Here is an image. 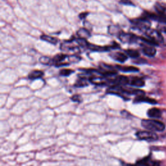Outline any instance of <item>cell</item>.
<instances>
[{
  "label": "cell",
  "mask_w": 166,
  "mask_h": 166,
  "mask_svg": "<svg viewBox=\"0 0 166 166\" xmlns=\"http://www.w3.org/2000/svg\"><path fill=\"white\" fill-rule=\"evenodd\" d=\"M141 126L144 129L152 132H162L165 129V125L162 121L156 120H143Z\"/></svg>",
  "instance_id": "1"
},
{
  "label": "cell",
  "mask_w": 166,
  "mask_h": 166,
  "mask_svg": "<svg viewBox=\"0 0 166 166\" xmlns=\"http://www.w3.org/2000/svg\"><path fill=\"white\" fill-rule=\"evenodd\" d=\"M136 137L140 140L147 141H154L158 139V137L154 132L149 130L138 131L136 133Z\"/></svg>",
  "instance_id": "2"
},
{
  "label": "cell",
  "mask_w": 166,
  "mask_h": 166,
  "mask_svg": "<svg viewBox=\"0 0 166 166\" xmlns=\"http://www.w3.org/2000/svg\"><path fill=\"white\" fill-rule=\"evenodd\" d=\"M146 35L149 39L155 42L156 43H162L164 42V38L161 32L157 30L149 29L146 31Z\"/></svg>",
  "instance_id": "3"
},
{
  "label": "cell",
  "mask_w": 166,
  "mask_h": 166,
  "mask_svg": "<svg viewBox=\"0 0 166 166\" xmlns=\"http://www.w3.org/2000/svg\"><path fill=\"white\" fill-rule=\"evenodd\" d=\"M117 37L123 43H134L137 40H139V37L135 35L131 34V33H126L123 31Z\"/></svg>",
  "instance_id": "4"
},
{
  "label": "cell",
  "mask_w": 166,
  "mask_h": 166,
  "mask_svg": "<svg viewBox=\"0 0 166 166\" xmlns=\"http://www.w3.org/2000/svg\"><path fill=\"white\" fill-rule=\"evenodd\" d=\"M72 40H69L66 42L65 44L61 45V49L64 51L66 52H72L73 55H78L80 52V49L79 47L73 45L72 43Z\"/></svg>",
  "instance_id": "5"
},
{
  "label": "cell",
  "mask_w": 166,
  "mask_h": 166,
  "mask_svg": "<svg viewBox=\"0 0 166 166\" xmlns=\"http://www.w3.org/2000/svg\"><path fill=\"white\" fill-rule=\"evenodd\" d=\"M132 23H133L134 24L136 25L138 28H140V29H146V30L149 29V27L151 25L150 22L149 21L148 19L145 17L136 19V20L132 21Z\"/></svg>",
  "instance_id": "6"
},
{
  "label": "cell",
  "mask_w": 166,
  "mask_h": 166,
  "mask_svg": "<svg viewBox=\"0 0 166 166\" xmlns=\"http://www.w3.org/2000/svg\"><path fill=\"white\" fill-rule=\"evenodd\" d=\"M137 163L144 166H160L161 164L160 162L153 160L151 156H148L143 159L137 161Z\"/></svg>",
  "instance_id": "7"
},
{
  "label": "cell",
  "mask_w": 166,
  "mask_h": 166,
  "mask_svg": "<svg viewBox=\"0 0 166 166\" xmlns=\"http://www.w3.org/2000/svg\"><path fill=\"white\" fill-rule=\"evenodd\" d=\"M130 80L126 76L119 75L112 80H111V84L112 85H117V86H125L127 84H129ZM112 86V85H111Z\"/></svg>",
  "instance_id": "8"
},
{
  "label": "cell",
  "mask_w": 166,
  "mask_h": 166,
  "mask_svg": "<svg viewBox=\"0 0 166 166\" xmlns=\"http://www.w3.org/2000/svg\"><path fill=\"white\" fill-rule=\"evenodd\" d=\"M89 81L93 84L98 85V86L111 84V80H108L105 77H94V76H92L90 78Z\"/></svg>",
  "instance_id": "9"
},
{
  "label": "cell",
  "mask_w": 166,
  "mask_h": 166,
  "mask_svg": "<svg viewBox=\"0 0 166 166\" xmlns=\"http://www.w3.org/2000/svg\"><path fill=\"white\" fill-rule=\"evenodd\" d=\"M144 17L149 19H151V20H153L154 21H157L160 23H164L166 24V17L162 16L159 15H155V14L150 13V12H145L144 14Z\"/></svg>",
  "instance_id": "10"
},
{
  "label": "cell",
  "mask_w": 166,
  "mask_h": 166,
  "mask_svg": "<svg viewBox=\"0 0 166 166\" xmlns=\"http://www.w3.org/2000/svg\"><path fill=\"white\" fill-rule=\"evenodd\" d=\"M134 103H147L151 104V105H156L157 104V101L153 99H151L147 97H145V96H136V97L134 100Z\"/></svg>",
  "instance_id": "11"
},
{
  "label": "cell",
  "mask_w": 166,
  "mask_h": 166,
  "mask_svg": "<svg viewBox=\"0 0 166 166\" xmlns=\"http://www.w3.org/2000/svg\"><path fill=\"white\" fill-rule=\"evenodd\" d=\"M113 68L117 69L123 72H138L139 69L135 66H122L120 65H116L113 66Z\"/></svg>",
  "instance_id": "12"
},
{
  "label": "cell",
  "mask_w": 166,
  "mask_h": 166,
  "mask_svg": "<svg viewBox=\"0 0 166 166\" xmlns=\"http://www.w3.org/2000/svg\"><path fill=\"white\" fill-rule=\"evenodd\" d=\"M162 115V110L157 108H152L147 111V116L150 118H160Z\"/></svg>",
  "instance_id": "13"
},
{
  "label": "cell",
  "mask_w": 166,
  "mask_h": 166,
  "mask_svg": "<svg viewBox=\"0 0 166 166\" xmlns=\"http://www.w3.org/2000/svg\"><path fill=\"white\" fill-rule=\"evenodd\" d=\"M111 56L115 60L119 62L120 63H125L128 59V56L126 54L121 53V52H116V53H112L111 55Z\"/></svg>",
  "instance_id": "14"
},
{
  "label": "cell",
  "mask_w": 166,
  "mask_h": 166,
  "mask_svg": "<svg viewBox=\"0 0 166 166\" xmlns=\"http://www.w3.org/2000/svg\"><path fill=\"white\" fill-rule=\"evenodd\" d=\"M142 51L144 55L148 56L149 57H153L156 53V50L154 47L152 46H144Z\"/></svg>",
  "instance_id": "15"
},
{
  "label": "cell",
  "mask_w": 166,
  "mask_h": 166,
  "mask_svg": "<svg viewBox=\"0 0 166 166\" xmlns=\"http://www.w3.org/2000/svg\"><path fill=\"white\" fill-rule=\"evenodd\" d=\"M154 8L159 15L166 17V4L156 3L154 5Z\"/></svg>",
  "instance_id": "16"
},
{
  "label": "cell",
  "mask_w": 166,
  "mask_h": 166,
  "mask_svg": "<svg viewBox=\"0 0 166 166\" xmlns=\"http://www.w3.org/2000/svg\"><path fill=\"white\" fill-rule=\"evenodd\" d=\"M44 75V72L40 70H33L28 75V78L31 80H35L42 78Z\"/></svg>",
  "instance_id": "17"
},
{
  "label": "cell",
  "mask_w": 166,
  "mask_h": 166,
  "mask_svg": "<svg viewBox=\"0 0 166 166\" xmlns=\"http://www.w3.org/2000/svg\"><path fill=\"white\" fill-rule=\"evenodd\" d=\"M129 84L131 86H136V87H143L145 85V81L140 78L138 77H135L132 79L130 80Z\"/></svg>",
  "instance_id": "18"
},
{
  "label": "cell",
  "mask_w": 166,
  "mask_h": 166,
  "mask_svg": "<svg viewBox=\"0 0 166 166\" xmlns=\"http://www.w3.org/2000/svg\"><path fill=\"white\" fill-rule=\"evenodd\" d=\"M77 33L79 39L86 40L90 36V33L89 31L85 28H80Z\"/></svg>",
  "instance_id": "19"
},
{
  "label": "cell",
  "mask_w": 166,
  "mask_h": 166,
  "mask_svg": "<svg viewBox=\"0 0 166 166\" xmlns=\"http://www.w3.org/2000/svg\"><path fill=\"white\" fill-rule=\"evenodd\" d=\"M122 31L120 29V28L116 25H110L108 27V32L109 34L113 36H118L120 35Z\"/></svg>",
  "instance_id": "20"
},
{
  "label": "cell",
  "mask_w": 166,
  "mask_h": 166,
  "mask_svg": "<svg viewBox=\"0 0 166 166\" xmlns=\"http://www.w3.org/2000/svg\"><path fill=\"white\" fill-rule=\"evenodd\" d=\"M68 56L67 55L65 54H58L54 56V58L53 59V63H55L56 65L60 64V63H63V62L66 59H68Z\"/></svg>",
  "instance_id": "21"
},
{
  "label": "cell",
  "mask_w": 166,
  "mask_h": 166,
  "mask_svg": "<svg viewBox=\"0 0 166 166\" xmlns=\"http://www.w3.org/2000/svg\"><path fill=\"white\" fill-rule=\"evenodd\" d=\"M40 39L42 40L46 41L47 42H49V43H51L52 44H56V43L58 42V40L55 39V38L51 36H48V35H42L40 36Z\"/></svg>",
  "instance_id": "22"
},
{
  "label": "cell",
  "mask_w": 166,
  "mask_h": 166,
  "mask_svg": "<svg viewBox=\"0 0 166 166\" xmlns=\"http://www.w3.org/2000/svg\"><path fill=\"white\" fill-rule=\"evenodd\" d=\"M125 53L128 56H129V57L132 59H137L140 56L139 52L135 49H127L125 51Z\"/></svg>",
  "instance_id": "23"
},
{
  "label": "cell",
  "mask_w": 166,
  "mask_h": 166,
  "mask_svg": "<svg viewBox=\"0 0 166 166\" xmlns=\"http://www.w3.org/2000/svg\"><path fill=\"white\" fill-rule=\"evenodd\" d=\"M88 79L83 77H79V79L77 80V83H75L76 87H84L86 86L88 84Z\"/></svg>",
  "instance_id": "24"
},
{
  "label": "cell",
  "mask_w": 166,
  "mask_h": 166,
  "mask_svg": "<svg viewBox=\"0 0 166 166\" xmlns=\"http://www.w3.org/2000/svg\"><path fill=\"white\" fill-rule=\"evenodd\" d=\"M39 61L40 63L44 65H49V64H51V63H53V59H51L49 57H48V56H46L40 57L39 59Z\"/></svg>",
  "instance_id": "25"
},
{
  "label": "cell",
  "mask_w": 166,
  "mask_h": 166,
  "mask_svg": "<svg viewBox=\"0 0 166 166\" xmlns=\"http://www.w3.org/2000/svg\"><path fill=\"white\" fill-rule=\"evenodd\" d=\"M80 57L78 55H70L68 56V60L71 63H76L80 60Z\"/></svg>",
  "instance_id": "26"
},
{
  "label": "cell",
  "mask_w": 166,
  "mask_h": 166,
  "mask_svg": "<svg viewBox=\"0 0 166 166\" xmlns=\"http://www.w3.org/2000/svg\"><path fill=\"white\" fill-rule=\"evenodd\" d=\"M74 73V71L70 69H63L60 71L59 74L60 76H63V77H68L71 74Z\"/></svg>",
  "instance_id": "27"
},
{
  "label": "cell",
  "mask_w": 166,
  "mask_h": 166,
  "mask_svg": "<svg viewBox=\"0 0 166 166\" xmlns=\"http://www.w3.org/2000/svg\"><path fill=\"white\" fill-rule=\"evenodd\" d=\"M120 3L121 4L125 5H132V6L134 5L133 3H132L130 0H120Z\"/></svg>",
  "instance_id": "28"
},
{
  "label": "cell",
  "mask_w": 166,
  "mask_h": 166,
  "mask_svg": "<svg viewBox=\"0 0 166 166\" xmlns=\"http://www.w3.org/2000/svg\"><path fill=\"white\" fill-rule=\"evenodd\" d=\"M80 96H77V95H75V96H73L72 97V100L74 102H79L80 101Z\"/></svg>",
  "instance_id": "29"
},
{
  "label": "cell",
  "mask_w": 166,
  "mask_h": 166,
  "mask_svg": "<svg viewBox=\"0 0 166 166\" xmlns=\"http://www.w3.org/2000/svg\"><path fill=\"white\" fill-rule=\"evenodd\" d=\"M110 47L111 49H116V48H119L120 46L118 45V44L116 43V42H113L112 43V44L111 46H110Z\"/></svg>",
  "instance_id": "30"
},
{
  "label": "cell",
  "mask_w": 166,
  "mask_h": 166,
  "mask_svg": "<svg viewBox=\"0 0 166 166\" xmlns=\"http://www.w3.org/2000/svg\"><path fill=\"white\" fill-rule=\"evenodd\" d=\"M88 15V12H82L81 14H80L79 15V18L80 19H81V20H83V19L86 18Z\"/></svg>",
  "instance_id": "31"
},
{
  "label": "cell",
  "mask_w": 166,
  "mask_h": 166,
  "mask_svg": "<svg viewBox=\"0 0 166 166\" xmlns=\"http://www.w3.org/2000/svg\"><path fill=\"white\" fill-rule=\"evenodd\" d=\"M123 166H144V165H142L141 164H139L136 163V164H133V165H132V164H125L124 165H123Z\"/></svg>",
  "instance_id": "32"
},
{
  "label": "cell",
  "mask_w": 166,
  "mask_h": 166,
  "mask_svg": "<svg viewBox=\"0 0 166 166\" xmlns=\"http://www.w3.org/2000/svg\"><path fill=\"white\" fill-rule=\"evenodd\" d=\"M160 30L161 31H163L164 32H165V33H166V25H162V27H160Z\"/></svg>",
  "instance_id": "33"
}]
</instances>
